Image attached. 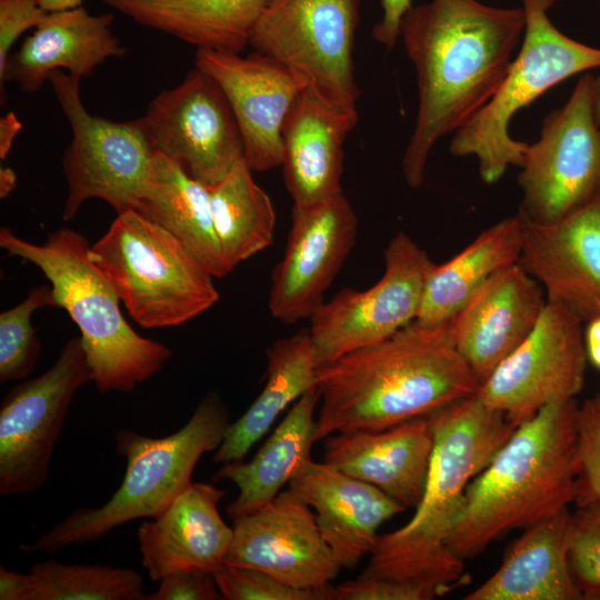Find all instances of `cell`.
<instances>
[{"label": "cell", "mask_w": 600, "mask_h": 600, "mask_svg": "<svg viewBox=\"0 0 600 600\" xmlns=\"http://www.w3.org/2000/svg\"><path fill=\"white\" fill-rule=\"evenodd\" d=\"M17 177L12 169L1 167L0 169V196L7 197L16 187Z\"/></svg>", "instance_id": "46"}, {"label": "cell", "mask_w": 600, "mask_h": 600, "mask_svg": "<svg viewBox=\"0 0 600 600\" xmlns=\"http://www.w3.org/2000/svg\"><path fill=\"white\" fill-rule=\"evenodd\" d=\"M518 214L519 262L538 280L547 299L564 304L582 321L600 317V190L551 223Z\"/></svg>", "instance_id": "19"}, {"label": "cell", "mask_w": 600, "mask_h": 600, "mask_svg": "<svg viewBox=\"0 0 600 600\" xmlns=\"http://www.w3.org/2000/svg\"><path fill=\"white\" fill-rule=\"evenodd\" d=\"M521 7L526 29L518 53L491 99L454 132L449 146L456 157H476L488 184L523 162L528 143L510 136L512 117L560 82L600 68V48L562 33L540 0H522Z\"/></svg>", "instance_id": "8"}, {"label": "cell", "mask_w": 600, "mask_h": 600, "mask_svg": "<svg viewBox=\"0 0 600 600\" xmlns=\"http://www.w3.org/2000/svg\"><path fill=\"white\" fill-rule=\"evenodd\" d=\"M479 384L447 324L426 327L413 321L320 369L314 440L429 416L474 396Z\"/></svg>", "instance_id": "2"}, {"label": "cell", "mask_w": 600, "mask_h": 600, "mask_svg": "<svg viewBox=\"0 0 600 600\" xmlns=\"http://www.w3.org/2000/svg\"><path fill=\"white\" fill-rule=\"evenodd\" d=\"M0 247L37 266L50 281L58 308L80 330L100 392H131L171 358L167 346L141 337L127 322L117 292L90 260V244L81 233L62 227L37 244L2 227Z\"/></svg>", "instance_id": "5"}, {"label": "cell", "mask_w": 600, "mask_h": 600, "mask_svg": "<svg viewBox=\"0 0 600 600\" xmlns=\"http://www.w3.org/2000/svg\"><path fill=\"white\" fill-rule=\"evenodd\" d=\"M196 67L223 91L237 120L249 168L267 171L281 167L282 128L293 102L306 89L304 83L257 51L242 57L237 52L198 49Z\"/></svg>", "instance_id": "18"}, {"label": "cell", "mask_w": 600, "mask_h": 600, "mask_svg": "<svg viewBox=\"0 0 600 600\" xmlns=\"http://www.w3.org/2000/svg\"><path fill=\"white\" fill-rule=\"evenodd\" d=\"M334 593L336 600H430L439 596L429 586L361 576L334 587Z\"/></svg>", "instance_id": "38"}, {"label": "cell", "mask_w": 600, "mask_h": 600, "mask_svg": "<svg viewBox=\"0 0 600 600\" xmlns=\"http://www.w3.org/2000/svg\"><path fill=\"white\" fill-rule=\"evenodd\" d=\"M546 302L541 284L518 261L484 281L447 323L479 383L526 340Z\"/></svg>", "instance_id": "20"}, {"label": "cell", "mask_w": 600, "mask_h": 600, "mask_svg": "<svg viewBox=\"0 0 600 600\" xmlns=\"http://www.w3.org/2000/svg\"><path fill=\"white\" fill-rule=\"evenodd\" d=\"M251 172L242 158L222 180L208 186L216 233L231 270L273 240L274 208Z\"/></svg>", "instance_id": "32"}, {"label": "cell", "mask_w": 600, "mask_h": 600, "mask_svg": "<svg viewBox=\"0 0 600 600\" xmlns=\"http://www.w3.org/2000/svg\"><path fill=\"white\" fill-rule=\"evenodd\" d=\"M592 103L596 119L600 124V73L592 79Z\"/></svg>", "instance_id": "47"}, {"label": "cell", "mask_w": 600, "mask_h": 600, "mask_svg": "<svg viewBox=\"0 0 600 600\" xmlns=\"http://www.w3.org/2000/svg\"><path fill=\"white\" fill-rule=\"evenodd\" d=\"M39 0H0V83L3 103L4 76L10 50L19 37L37 28L47 16Z\"/></svg>", "instance_id": "39"}, {"label": "cell", "mask_w": 600, "mask_h": 600, "mask_svg": "<svg viewBox=\"0 0 600 600\" xmlns=\"http://www.w3.org/2000/svg\"><path fill=\"white\" fill-rule=\"evenodd\" d=\"M32 578L30 573H19L0 568V600H30Z\"/></svg>", "instance_id": "42"}, {"label": "cell", "mask_w": 600, "mask_h": 600, "mask_svg": "<svg viewBox=\"0 0 600 600\" xmlns=\"http://www.w3.org/2000/svg\"><path fill=\"white\" fill-rule=\"evenodd\" d=\"M232 529L224 564L257 569L301 589L329 586L341 569L314 512L290 488L263 508L233 519Z\"/></svg>", "instance_id": "17"}, {"label": "cell", "mask_w": 600, "mask_h": 600, "mask_svg": "<svg viewBox=\"0 0 600 600\" xmlns=\"http://www.w3.org/2000/svg\"><path fill=\"white\" fill-rule=\"evenodd\" d=\"M224 494L211 483L192 482L163 512L140 524L141 564L150 580L180 570L214 573L224 564L233 538L218 510Z\"/></svg>", "instance_id": "22"}, {"label": "cell", "mask_w": 600, "mask_h": 600, "mask_svg": "<svg viewBox=\"0 0 600 600\" xmlns=\"http://www.w3.org/2000/svg\"><path fill=\"white\" fill-rule=\"evenodd\" d=\"M30 600H141L142 576L129 568L62 563L53 559L31 567Z\"/></svg>", "instance_id": "33"}, {"label": "cell", "mask_w": 600, "mask_h": 600, "mask_svg": "<svg viewBox=\"0 0 600 600\" xmlns=\"http://www.w3.org/2000/svg\"><path fill=\"white\" fill-rule=\"evenodd\" d=\"M229 423L227 407L218 394L209 393L171 434L154 438L119 430L116 449L126 459V471L111 498L100 507L76 509L20 549L52 553L96 541L129 521L158 517L192 483L198 461L219 448Z\"/></svg>", "instance_id": "6"}, {"label": "cell", "mask_w": 600, "mask_h": 600, "mask_svg": "<svg viewBox=\"0 0 600 600\" xmlns=\"http://www.w3.org/2000/svg\"><path fill=\"white\" fill-rule=\"evenodd\" d=\"M137 211L173 234L214 278L232 271L216 233L208 186L159 152Z\"/></svg>", "instance_id": "30"}, {"label": "cell", "mask_w": 600, "mask_h": 600, "mask_svg": "<svg viewBox=\"0 0 600 600\" xmlns=\"http://www.w3.org/2000/svg\"><path fill=\"white\" fill-rule=\"evenodd\" d=\"M568 508L527 529L507 550L499 569L466 600L583 599L569 567Z\"/></svg>", "instance_id": "26"}, {"label": "cell", "mask_w": 600, "mask_h": 600, "mask_svg": "<svg viewBox=\"0 0 600 600\" xmlns=\"http://www.w3.org/2000/svg\"><path fill=\"white\" fill-rule=\"evenodd\" d=\"M521 250L522 228L517 213L482 231L449 261L433 263L414 321L426 327L447 324L484 281L518 262Z\"/></svg>", "instance_id": "31"}, {"label": "cell", "mask_w": 600, "mask_h": 600, "mask_svg": "<svg viewBox=\"0 0 600 600\" xmlns=\"http://www.w3.org/2000/svg\"><path fill=\"white\" fill-rule=\"evenodd\" d=\"M582 323L564 304L547 299L530 334L479 384L476 396L516 427L550 403L576 399L588 362Z\"/></svg>", "instance_id": "14"}, {"label": "cell", "mask_w": 600, "mask_h": 600, "mask_svg": "<svg viewBox=\"0 0 600 600\" xmlns=\"http://www.w3.org/2000/svg\"><path fill=\"white\" fill-rule=\"evenodd\" d=\"M92 381L81 338L70 339L41 376L17 384L0 407V493H32L47 481L77 390Z\"/></svg>", "instance_id": "13"}, {"label": "cell", "mask_w": 600, "mask_h": 600, "mask_svg": "<svg viewBox=\"0 0 600 600\" xmlns=\"http://www.w3.org/2000/svg\"><path fill=\"white\" fill-rule=\"evenodd\" d=\"M357 214L343 192L309 204H293L283 258L271 274L269 310L292 324L310 319L353 249Z\"/></svg>", "instance_id": "16"}, {"label": "cell", "mask_w": 600, "mask_h": 600, "mask_svg": "<svg viewBox=\"0 0 600 600\" xmlns=\"http://www.w3.org/2000/svg\"><path fill=\"white\" fill-rule=\"evenodd\" d=\"M583 341L588 361L600 370V317L587 321Z\"/></svg>", "instance_id": "43"}, {"label": "cell", "mask_w": 600, "mask_h": 600, "mask_svg": "<svg viewBox=\"0 0 600 600\" xmlns=\"http://www.w3.org/2000/svg\"><path fill=\"white\" fill-rule=\"evenodd\" d=\"M434 433L424 492L413 517L378 536L361 577L414 582L439 596L460 584L463 560L448 548L464 492L516 429L506 414L476 394L429 414Z\"/></svg>", "instance_id": "3"}, {"label": "cell", "mask_w": 600, "mask_h": 600, "mask_svg": "<svg viewBox=\"0 0 600 600\" xmlns=\"http://www.w3.org/2000/svg\"><path fill=\"white\" fill-rule=\"evenodd\" d=\"M49 82L72 131L62 161L68 186L63 220L73 219L90 199L106 201L117 213L138 210L157 154L143 117L113 121L93 116L81 100L80 79L56 70Z\"/></svg>", "instance_id": "9"}, {"label": "cell", "mask_w": 600, "mask_h": 600, "mask_svg": "<svg viewBox=\"0 0 600 600\" xmlns=\"http://www.w3.org/2000/svg\"><path fill=\"white\" fill-rule=\"evenodd\" d=\"M434 433L429 416L381 430L339 432L326 438L323 461L382 490L404 508L422 499Z\"/></svg>", "instance_id": "21"}, {"label": "cell", "mask_w": 600, "mask_h": 600, "mask_svg": "<svg viewBox=\"0 0 600 600\" xmlns=\"http://www.w3.org/2000/svg\"><path fill=\"white\" fill-rule=\"evenodd\" d=\"M359 0H269L249 41L341 109H357L353 47Z\"/></svg>", "instance_id": "10"}, {"label": "cell", "mask_w": 600, "mask_h": 600, "mask_svg": "<svg viewBox=\"0 0 600 600\" xmlns=\"http://www.w3.org/2000/svg\"><path fill=\"white\" fill-rule=\"evenodd\" d=\"M576 399L557 401L521 422L469 482L448 548L476 557L511 530L527 529L574 503L578 447Z\"/></svg>", "instance_id": "4"}, {"label": "cell", "mask_w": 600, "mask_h": 600, "mask_svg": "<svg viewBox=\"0 0 600 600\" xmlns=\"http://www.w3.org/2000/svg\"><path fill=\"white\" fill-rule=\"evenodd\" d=\"M269 0H104L150 29L198 49L240 53Z\"/></svg>", "instance_id": "28"}, {"label": "cell", "mask_w": 600, "mask_h": 600, "mask_svg": "<svg viewBox=\"0 0 600 600\" xmlns=\"http://www.w3.org/2000/svg\"><path fill=\"white\" fill-rule=\"evenodd\" d=\"M146 600H217L222 599L214 573L201 570H180L164 576L158 589Z\"/></svg>", "instance_id": "40"}, {"label": "cell", "mask_w": 600, "mask_h": 600, "mask_svg": "<svg viewBox=\"0 0 600 600\" xmlns=\"http://www.w3.org/2000/svg\"><path fill=\"white\" fill-rule=\"evenodd\" d=\"M592 79L583 74L578 80L567 102L543 119L539 139L527 147L518 177L519 211L537 222L560 220L600 190Z\"/></svg>", "instance_id": "11"}, {"label": "cell", "mask_w": 600, "mask_h": 600, "mask_svg": "<svg viewBox=\"0 0 600 600\" xmlns=\"http://www.w3.org/2000/svg\"><path fill=\"white\" fill-rule=\"evenodd\" d=\"M522 7L478 0H430L403 16L400 38L413 63L418 111L402 158L407 184L419 188L437 141L461 128L493 96L523 38Z\"/></svg>", "instance_id": "1"}, {"label": "cell", "mask_w": 600, "mask_h": 600, "mask_svg": "<svg viewBox=\"0 0 600 600\" xmlns=\"http://www.w3.org/2000/svg\"><path fill=\"white\" fill-rule=\"evenodd\" d=\"M214 579L227 600H336L334 587L301 589L252 568L222 564Z\"/></svg>", "instance_id": "36"}, {"label": "cell", "mask_w": 600, "mask_h": 600, "mask_svg": "<svg viewBox=\"0 0 600 600\" xmlns=\"http://www.w3.org/2000/svg\"><path fill=\"white\" fill-rule=\"evenodd\" d=\"M320 369L309 330L273 342L267 350L262 391L240 418L228 424L212 461L224 464L243 460L281 412L318 386Z\"/></svg>", "instance_id": "29"}, {"label": "cell", "mask_w": 600, "mask_h": 600, "mask_svg": "<svg viewBox=\"0 0 600 600\" xmlns=\"http://www.w3.org/2000/svg\"><path fill=\"white\" fill-rule=\"evenodd\" d=\"M22 123L12 112L0 119V158L6 159Z\"/></svg>", "instance_id": "44"}, {"label": "cell", "mask_w": 600, "mask_h": 600, "mask_svg": "<svg viewBox=\"0 0 600 600\" xmlns=\"http://www.w3.org/2000/svg\"><path fill=\"white\" fill-rule=\"evenodd\" d=\"M88 254L143 328L179 326L219 301L214 277L173 234L137 210L118 213Z\"/></svg>", "instance_id": "7"}, {"label": "cell", "mask_w": 600, "mask_h": 600, "mask_svg": "<svg viewBox=\"0 0 600 600\" xmlns=\"http://www.w3.org/2000/svg\"><path fill=\"white\" fill-rule=\"evenodd\" d=\"M112 13L91 14L83 7L48 12L41 23L10 56L6 81L28 93L40 90L56 70L82 79L128 49L114 34Z\"/></svg>", "instance_id": "25"}, {"label": "cell", "mask_w": 600, "mask_h": 600, "mask_svg": "<svg viewBox=\"0 0 600 600\" xmlns=\"http://www.w3.org/2000/svg\"><path fill=\"white\" fill-rule=\"evenodd\" d=\"M384 264L372 287L341 289L310 318L321 368L390 338L417 319L433 262L412 238L399 232L384 250Z\"/></svg>", "instance_id": "12"}, {"label": "cell", "mask_w": 600, "mask_h": 600, "mask_svg": "<svg viewBox=\"0 0 600 600\" xmlns=\"http://www.w3.org/2000/svg\"><path fill=\"white\" fill-rule=\"evenodd\" d=\"M568 561L583 599H600V502L570 516Z\"/></svg>", "instance_id": "35"}, {"label": "cell", "mask_w": 600, "mask_h": 600, "mask_svg": "<svg viewBox=\"0 0 600 600\" xmlns=\"http://www.w3.org/2000/svg\"><path fill=\"white\" fill-rule=\"evenodd\" d=\"M289 488L316 510L322 538L347 569L372 551L379 527L406 509L373 484L324 461H309Z\"/></svg>", "instance_id": "23"}, {"label": "cell", "mask_w": 600, "mask_h": 600, "mask_svg": "<svg viewBox=\"0 0 600 600\" xmlns=\"http://www.w3.org/2000/svg\"><path fill=\"white\" fill-rule=\"evenodd\" d=\"M540 1L549 10L552 6H554L560 0H540Z\"/></svg>", "instance_id": "48"}, {"label": "cell", "mask_w": 600, "mask_h": 600, "mask_svg": "<svg viewBox=\"0 0 600 600\" xmlns=\"http://www.w3.org/2000/svg\"><path fill=\"white\" fill-rule=\"evenodd\" d=\"M320 402L318 386L307 391L292 406L283 420L248 462L233 461L221 466L214 481L229 480L239 490L228 506L232 520L252 513L270 503L311 461L316 442V409Z\"/></svg>", "instance_id": "27"}, {"label": "cell", "mask_w": 600, "mask_h": 600, "mask_svg": "<svg viewBox=\"0 0 600 600\" xmlns=\"http://www.w3.org/2000/svg\"><path fill=\"white\" fill-rule=\"evenodd\" d=\"M381 20L373 27L372 36L379 43L392 49L400 38V24L406 12L413 6L412 0H380Z\"/></svg>", "instance_id": "41"}, {"label": "cell", "mask_w": 600, "mask_h": 600, "mask_svg": "<svg viewBox=\"0 0 600 600\" xmlns=\"http://www.w3.org/2000/svg\"><path fill=\"white\" fill-rule=\"evenodd\" d=\"M83 0H39L40 6L47 12L61 11L82 7Z\"/></svg>", "instance_id": "45"}, {"label": "cell", "mask_w": 600, "mask_h": 600, "mask_svg": "<svg viewBox=\"0 0 600 600\" xmlns=\"http://www.w3.org/2000/svg\"><path fill=\"white\" fill-rule=\"evenodd\" d=\"M46 307L58 308V303L51 286H39L0 314V382L23 380L34 369L40 344L31 319Z\"/></svg>", "instance_id": "34"}, {"label": "cell", "mask_w": 600, "mask_h": 600, "mask_svg": "<svg viewBox=\"0 0 600 600\" xmlns=\"http://www.w3.org/2000/svg\"><path fill=\"white\" fill-rule=\"evenodd\" d=\"M157 152L212 186L243 158V141L219 84L194 68L177 87L161 91L143 117Z\"/></svg>", "instance_id": "15"}, {"label": "cell", "mask_w": 600, "mask_h": 600, "mask_svg": "<svg viewBox=\"0 0 600 600\" xmlns=\"http://www.w3.org/2000/svg\"><path fill=\"white\" fill-rule=\"evenodd\" d=\"M358 120L357 109L334 107L308 89L298 96L282 128L281 167L293 204L343 192V144Z\"/></svg>", "instance_id": "24"}, {"label": "cell", "mask_w": 600, "mask_h": 600, "mask_svg": "<svg viewBox=\"0 0 600 600\" xmlns=\"http://www.w3.org/2000/svg\"><path fill=\"white\" fill-rule=\"evenodd\" d=\"M600 502V393L578 410L577 507Z\"/></svg>", "instance_id": "37"}]
</instances>
